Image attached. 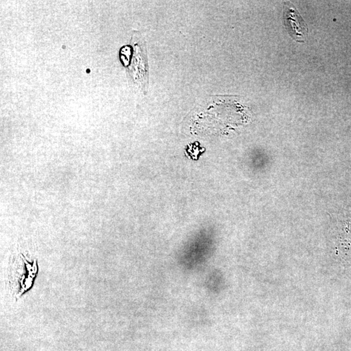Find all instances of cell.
I'll return each mask as SVG.
<instances>
[{"instance_id":"1","label":"cell","mask_w":351,"mask_h":351,"mask_svg":"<svg viewBox=\"0 0 351 351\" xmlns=\"http://www.w3.org/2000/svg\"><path fill=\"white\" fill-rule=\"evenodd\" d=\"M120 59L133 82L145 90L149 83V65L145 40L135 35L130 45L121 48Z\"/></svg>"},{"instance_id":"2","label":"cell","mask_w":351,"mask_h":351,"mask_svg":"<svg viewBox=\"0 0 351 351\" xmlns=\"http://www.w3.org/2000/svg\"><path fill=\"white\" fill-rule=\"evenodd\" d=\"M284 21L290 36L299 43H304L308 37V26L292 5L284 4Z\"/></svg>"},{"instance_id":"3","label":"cell","mask_w":351,"mask_h":351,"mask_svg":"<svg viewBox=\"0 0 351 351\" xmlns=\"http://www.w3.org/2000/svg\"><path fill=\"white\" fill-rule=\"evenodd\" d=\"M218 277L217 274H211V275L209 276L208 279H207V285L211 291H216L217 290L218 284H219V282H218Z\"/></svg>"}]
</instances>
